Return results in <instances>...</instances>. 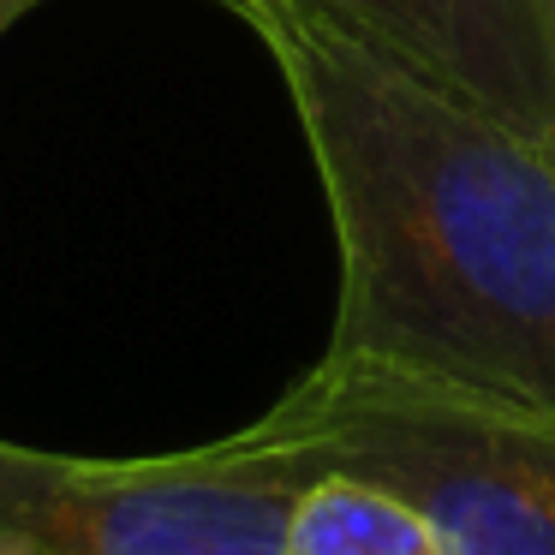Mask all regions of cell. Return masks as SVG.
<instances>
[{"mask_svg":"<svg viewBox=\"0 0 555 555\" xmlns=\"http://www.w3.org/2000/svg\"><path fill=\"white\" fill-rule=\"evenodd\" d=\"M323 173L340 305L323 359L555 406V138L287 7H245Z\"/></svg>","mask_w":555,"mask_h":555,"instance_id":"obj_1","label":"cell"},{"mask_svg":"<svg viewBox=\"0 0 555 555\" xmlns=\"http://www.w3.org/2000/svg\"><path fill=\"white\" fill-rule=\"evenodd\" d=\"M257 424L311 472L406 495L442 555H555V406L323 359Z\"/></svg>","mask_w":555,"mask_h":555,"instance_id":"obj_2","label":"cell"},{"mask_svg":"<svg viewBox=\"0 0 555 555\" xmlns=\"http://www.w3.org/2000/svg\"><path fill=\"white\" fill-rule=\"evenodd\" d=\"M317 472L245 424L144 460L49 454L0 436V555H281Z\"/></svg>","mask_w":555,"mask_h":555,"instance_id":"obj_3","label":"cell"},{"mask_svg":"<svg viewBox=\"0 0 555 555\" xmlns=\"http://www.w3.org/2000/svg\"><path fill=\"white\" fill-rule=\"evenodd\" d=\"M287 7L371 54L478 102L502 120L555 138V0H221Z\"/></svg>","mask_w":555,"mask_h":555,"instance_id":"obj_4","label":"cell"},{"mask_svg":"<svg viewBox=\"0 0 555 555\" xmlns=\"http://www.w3.org/2000/svg\"><path fill=\"white\" fill-rule=\"evenodd\" d=\"M281 555H442V538L406 495L352 472H317L287 514Z\"/></svg>","mask_w":555,"mask_h":555,"instance_id":"obj_5","label":"cell"},{"mask_svg":"<svg viewBox=\"0 0 555 555\" xmlns=\"http://www.w3.org/2000/svg\"><path fill=\"white\" fill-rule=\"evenodd\" d=\"M30 7H42V0H0V37H7V30H13Z\"/></svg>","mask_w":555,"mask_h":555,"instance_id":"obj_6","label":"cell"}]
</instances>
